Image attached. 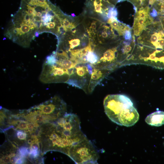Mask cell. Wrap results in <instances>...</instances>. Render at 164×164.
Segmentation results:
<instances>
[{"label": "cell", "mask_w": 164, "mask_h": 164, "mask_svg": "<svg viewBox=\"0 0 164 164\" xmlns=\"http://www.w3.org/2000/svg\"><path fill=\"white\" fill-rule=\"evenodd\" d=\"M111 71L94 67L88 86V94H91L98 84Z\"/></svg>", "instance_id": "cell-7"}, {"label": "cell", "mask_w": 164, "mask_h": 164, "mask_svg": "<svg viewBox=\"0 0 164 164\" xmlns=\"http://www.w3.org/2000/svg\"><path fill=\"white\" fill-rule=\"evenodd\" d=\"M104 111L108 118L118 125L119 115L126 107L133 104L126 96L120 94H110L104 99Z\"/></svg>", "instance_id": "cell-2"}, {"label": "cell", "mask_w": 164, "mask_h": 164, "mask_svg": "<svg viewBox=\"0 0 164 164\" xmlns=\"http://www.w3.org/2000/svg\"><path fill=\"white\" fill-rule=\"evenodd\" d=\"M76 164H96L98 151L87 138L77 143L70 148L67 155Z\"/></svg>", "instance_id": "cell-1"}, {"label": "cell", "mask_w": 164, "mask_h": 164, "mask_svg": "<svg viewBox=\"0 0 164 164\" xmlns=\"http://www.w3.org/2000/svg\"><path fill=\"white\" fill-rule=\"evenodd\" d=\"M33 142V138L32 140L31 139H28L27 140L28 143L29 144H31Z\"/></svg>", "instance_id": "cell-21"}, {"label": "cell", "mask_w": 164, "mask_h": 164, "mask_svg": "<svg viewBox=\"0 0 164 164\" xmlns=\"http://www.w3.org/2000/svg\"><path fill=\"white\" fill-rule=\"evenodd\" d=\"M11 143L12 145L13 146V147H14L15 148H18V145L16 142L14 141H12L11 142Z\"/></svg>", "instance_id": "cell-20"}, {"label": "cell", "mask_w": 164, "mask_h": 164, "mask_svg": "<svg viewBox=\"0 0 164 164\" xmlns=\"http://www.w3.org/2000/svg\"><path fill=\"white\" fill-rule=\"evenodd\" d=\"M33 107L40 110L43 114L50 115L56 121L63 116L67 111L66 104L57 96Z\"/></svg>", "instance_id": "cell-4"}, {"label": "cell", "mask_w": 164, "mask_h": 164, "mask_svg": "<svg viewBox=\"0 0 164 164\" xmlns=\"http://www.w3.org/2000/svg\"><path fill=\"white\" fill-rule=\"evenodd\" d=\"M139 114L133 105L124 109L120 113L118 118V125L129 127L135 125L138 121Z\"/></svg>", "instance_id": "cell-6"}, {"label": "cell", "mask_w": 164, "mask_h": 164, "mask_svg": "<svg viewBox=\"0 0 164 164\" xmlns=\"http://www.w3.org/2000/svg\"><path fill=\"white\" fill-rule=\"evenodd\" d=\"M124 38L126 40H130L131 39V32L128 30H126L124 32Z\"/></svg>", "instance_id": "cell-16"}, {"label": "cell", "mask_w": 164, "mask_h": 164, "mask_svg": "<svg viewBox=\"0 0 164 164\" xmlns=\"http://www.w3.org/2000/svg\"><path fill=\"white\" fill-rule=\"evenodd\" d=\"M110 4L114 6L117 3L124 1L126 0H105Z\"/></svg>", "instance_id": "cell-17"}, {"label": "cell", "mask_w": 164, "mask_h": 164, "mask_svg": "<svg viewBox=\"0 0 164 164\" xmlns=\"http://www.w3.org/2000/svg\"><path fill=\"white\" fill-rule=\"evenodd\" d=\"M118 12L117 9L115 7H111L109 10L107 16L108 18L117 19Z\"/></svg>", "instance_id": "cell-10"}, {"label": "cell", "mask_w": 164, "mask_h": 164, "mask_svg": "<svg viewBox=\"0 0 164 164\" xmlns=\"http://www.w3.org/2000/svg\"><path fill=\"white\" fill-rule=\"evenodd\" d=\"M84 14L96 18L103 22L106 21L109 9L114 6L105 0H86Z\"/></svg>", "instance_id": "cell-5"}, {"label": "cell", "mask_w": 164, "mask_h": 164, "mask_svg": "<svg viewBox=\"0 0 164 164\" xmlns=\"http://www.w3.org/2000/svg\"><path fill=\"white\" fill-rule=\"evenodd\" d=\"M26 134L22 131H19L17 133L18 138L21 140H26Z\"/></svg>", "instance_id": "cell-15"}, {"label": "cell", "mask_w": 164, "mask_h": 164, "mask_svg": "<svg viewBox=\"0 0 164 164\" xmlns=\"http://www.w3.org/2000/svg\"><path fill=\"white\" fill-rule=\"evenodd\" d=\"M150 14L152 17H155L157 15L158 12L153 7L152 9V12H150Z\"/></svg>", "instance_id": "cell-18"}, {"label": "cell", "mask_w": 164, "mask_h": 164, "mask_svg": "<svg viewBox=\"0 0 164 164\" xmlns=\"http://www.w3.org/2000/svg\"><path fill=\"white\" fill-rule=\"evenodd\" d=\"M94 66L89 63L77 64L73 69L67 84L78 87L88 94Z\"/></svg>", "instance_id": "cell-3"}, {"label": "cell", "mask_w": 164, "mask_h": 164, "mask_svg": "<svg viewBox=\"0 0 164 164\" xmlns=\"http://www.w3.org/2000/svg\"><path fill=\"white\" fill-rule=\"evenodd\" d=\"M109 24L112 28L116 30L118 33L119 35L123 34L124 32L122 29V27L121 25V23L117 19L110 18L107 22Z\"/></svg>", "instance_id": "cell-9"}, {"label": "cell", "mask_w": 164, "mask_h": 164, "mask_svg": "<svg viewBox=\"0 0 164 164\" xmlns=\"http://www.w3.org/2000/svg\"><path fill=\"white\" fill-rule=\"evenodd\" d=\"M0 160L1 163H8L10 162V157L9 155L3 156L1 159Z\"/></svg>", "instance_id": "cell-14"}, {"label": "cell", "mask_w": 164, "mask_h": 164, "mask_svg": "<svg viewBox=\"0 0 164 164\" xmlns=\"http://www.w3.org/2000/svg\"><path fill=\"white\" fill-rule=\"evenodd\" d=\"M30 149L28 148L22 147L19 149V155L22 157H24L28 153H29Z\"/></svg>", "instance_id": "cell-13"}, {"label": "cell", "mask_w": 164, "mask_h": 164, "mask_svg": "<svg viewBox=\"0 0 164 164\" xmlns=\"http://www.w3.org/2000/svg\"><path fill=\"white\" fill-rule=\"evenodd\" d=\"M39 34V33L37 31L35 33V36L36 37H38Z\"/></svg>", "instance_id": "cell-22"}, {"label": "cell", "mask_w": 164, "mask_h": 164, "mask_svg": "<svg viewBox=\"0 0 164 164\" xmlns=\"http://www.w3.org/2000/svg\"><path fill=\"white\" fill-rule=\"evenodd\" d=\"M159 45L162 47H164V39L161 38L158 41Z\"/></svg>", "instance_id": "cell-19"}, {"label": "cell", "mask_w": 164, "mask_h": 164, "mask_svg": "<svg viewBox=\"0 0 164 164\" xmlns=\"http://www.w3.org/2000/svg\"><path fill=\"white\" fill-rule=\"evenodd\" d=\"M132 3L134 6L137 8L146 5L149 2V0H128Z\"/></svg>", "instance_id": "cell-11"}, {"label": "cell", "mask_w": 164, "mask_h": 164, "mask_svg": "<svg viewBox=\"0 0 164 164\" xmlns=\"http://www.w3.org/2000/svg\"><path fill=\"white\" fill-rule=\"evenodd\" d=\"M28 123V122L27 121L21 120L19 124L16 126L17 128L22 130H27Z\"/></svg>", "instance_id": "cell-12"}, {"label": "cell", "mask_w": 164, "mask_h": 164, "mask_svg": "<svg viewBox=\"0 0 164 164\" xmlns=\"http://www.w3.org/2000/svg\"><path fill=\"white\" fill-rule=\"evenodd\" d=\"M145 121L152 126H161L164 124V112L160 111L154 112L147 116Z\"/></svg>", "instance_id": "cell-8"}]
</instances>
